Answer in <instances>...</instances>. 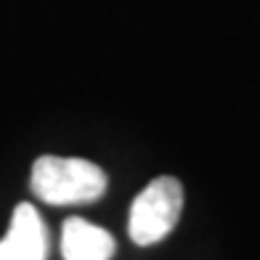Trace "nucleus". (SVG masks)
<instances>
[{"instance_id": "1", "label": "nucleus", "mask_w": 260, "mask_h": 260, "mask_svg": "<svg viewBox=\"0 0 260 260\" xmlns=\"http://www.w3.org/2000/svg\"><path fill=\"white\" fill-rule=\"evenodd\" d=\"M32 194L45 205H88L106 191V173L80 157H51L35 159L29 175Z\"/></svg>"}, {"instance_id": "2", "label": "nucleus", "mask_w": 260, "mask_h": 260, "mask_svg": "<svg viewBox=\"0 0 260 260\" xmlns=\"http://www.w3.org/2000/svg\"><path fill=\"white\" fill-rule=\"evenodd\" d=\"M183 212V186L173 175H159L141 191L127 215V234L138 247L157 244L181 220Z\"/></svg>"}, {"instance_id": "3", "label": "nucleus", "mask_w": 260, "mask_h": 260, "mask_svg": "<svg viewBox=\"0 0 260 260\" xmlns=\"http://www.w3.org/2000/svg\"><path fill=\"white\" fill-rule=\"evenodd\" d=\"M48 226L29 202L16 205L8 234L0 239V260H45L48 257Z\"/></svg>"}, {"instance_id": "4", "label": "nucleus", "mask_w": 260, "mask_h": 260, "mask_svg": "<svg viewBox=\"0 0 260 260\" xmlns=\"http://www.w3.org/2000/svg\"><path fill=\"white\" fill-rule=\"evenodd\" d=\"M117 250L114 236L82 218H67L61 226L64 260H112Z\"/></svg>"}]
</instances>
